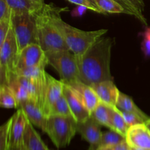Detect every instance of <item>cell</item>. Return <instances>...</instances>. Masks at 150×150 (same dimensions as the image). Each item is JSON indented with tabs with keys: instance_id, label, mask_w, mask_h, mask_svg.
Listing matches in <instances>:
<instances>
[{
	"instance_id": "cell-1",
	"label": "cell",
	"mask_w": 150,
	"mask_h": 150,
	"mask_svg": "<svg viewBox=\"0 0 150 150\" xmlns=\"http://www.w3.org/2000/svg\"><path fill=\"white\" fill-rule=\"evenodd\" d=\"M113 40L100 38L84 53L76 56L79 79L89 86L107 80H112L111 73Z\"/></svg>"
},
{
	"instance_id": "cell-2",
	"label": "cell",
	"mask_w": 150,
	"mask_h": 150,
	"mask_svg": "<svg viewBox=\"0 0 150 150\" xmlns=\"http://www.w3.org/2000/svg\"><path fill=\"white\" fill-rule=\"evenodd\" d=\"M68 10L67 7H57L53 4L51 21L57 27L69 50L76 56L84 53L99 38H102L108 30L105 29L95 31H83L72 26L62 19L61 13Z\"/></svg>"
},
{
	"instance_id": "cell-3",
	"label": "cell",
	"mask_w": 150,
	"mask_h": 150,
	"mask_svg": "<svg viewBox=\"0 0 150 150\" xmlns=\"http://www.w3.org/2000/svg\"><path fill=\"white\" fill-rule=\"evenodd\" d=\"M53 4H44L35 14L39 45L46 52L69 50L61 34L51 21Z\"/></svg>"
},
{
	"instance_id": "cell-4",
	"label": "cell",
	"mask_w": 150,
	"mask_h": 150,
	"mask_svg": "<svg viewBox=\"0 0 150 150\" xmlns=\"http://www.w3.org/2000/svg\"><path fill=\"white\" fill-rule=\"evenodd\" d=\"M48 64L54 67L66 85L72 86L81 81L76 56L70 50L46 52Z\"/></svg>"
},
{
	"instance_id": "cell-5",
	"label": "cell",
	"mask_w": 150,
	"mask_h": 150,
	"mask_svg": "<svg viewBox=\"0 0 150 150\" xmlns=\"http://www.w3.org/2000/svg\"><path fill=\"white\" fill-rule=\"evenodd\" d=\"M45 133L57 148H64L78 133L77 122L71 117L50 116L47 118Z\"/></svg>"
},
{
	"instance_id": "cell-6",
	"label": "cell",
	"mask_w": 150,
	"mask_h": 150,
	"mask_svg": "<svg viewBox=\"0 0 150 150\" xmlns=\"http://www.w3.org/2000/svg\"><path fill=\"white\" fill-rule=\"evenodd\" d=\"M12 26L16 37L18 54L30 44H39L35 15L13 13Z\"/></svg>"
},
{
	"instance_id": "cell-7",
	"label": "cell",
	"mask_w": 150,
	"mask_h": 150,
	"mask_svg": "<svg viewBox=\"0 0 150 150\" xmlns=\"http://www.w3.org/2000/svg\"><path fill=\"white\" fill-rule=\"evenodd\" d=\"M18 51L13 26L8 35L0 45V85L10 83L16 69Z\"/></svg>"
},
{
	"instance_id": "cell-8",
	"label": "cell",
	"mask_w": 150,
	"mask_h": 150,
	"mask_svg": "<svg viewBox=\"0 0 150 150\" xmlns=\"http://www.w3.org/2000/svg\"><path fill=\"white\" fill-rule=\"evenodd\" d=\"M47 64H48V59L44 50L39 44L32 43L25 47L18 54L16 69L46 66Z\"/></svg>"
},
{
	"instance_id": "cell-9",
	"label": "cell",
	"mask_w": 150,
	"mask_h": 150,
	"mask_svg": "<svg viewBox=\"0 0 150 150\" xmlns=\"http://www.w3.org/2000/svg\"><path fill=\"white\" fill-rule=\"evenodd\" d=\"M64 83L46 73V82L42 93L41 106L45 117L50 116L51 108L54 104L63 95Z\"/></svg>"
},
{
	"instance_id": "cell-10",
	"label": "cell",
	"mask_w": 150,
	"mask_h": 150,
	"mask_svg": "<svg viewBox=\"0 0 150 150\" xmlns=\"http://www.w3.org/2000/svg\"><path fill=\"white\" fill-rule=\"evenodd\" d=\"M77 132L89 144V150L98 149L103 133L101 125L93 117H90L86 121L77 123Z\"/></svg>"
},
{
	"instance_id": "cell-11",
	"label": "cell",
	"mask_w": 150,
	"mask_h": 150,
	"mask_svg": "<svg viewBox=\"0 0 150 150\" xmlns=\"http://www.w3.org/2000/svg\"><path fill=\"white\" fill-rule=\"evenodd\" d=\"M130 147L150 150V128L146 124L130 126L125 136Z\"/></svg>"
},
{
	"instance_id": "cell-12",
	"label": "cell",
	"mask_w": 150,
	"mask_h": 150,
	"mask_svg": "<svg viewBox=\"0 0 150 150\" xmlns=\"http://www.w3.org/2000/svg\"><path fill=\"white\" fill-rule=\"evenodd\" d=\"M63 93L65 95L73 118L77 123L86 121L91 117V114L83 105L80 95L76 89L64 84Z\"/></svg>"
},
{
	"instance_id": "cell-13",
	"label": "cell",
	"mask_w": 150,
	"mask_h": 150,
	"mask_svg": "<svg viewBox=\"0 0 150 150\" xmlns=\"http://www.w3.org/2000/svg\"><path fill=\"white\" fill-rule=\"evenodd\" d=\"M18 108H21L29 121L45 133L47 118L44 114L40 103L35 100H26L21 103Z\"/></svg>"
},
{
	"instance_id": "cell-14",
	"label": "cell",
	"mask_w": 150,
	"mask_h": 150,
	"mask_svg": "<svg viewBox=\"0 0 150 150\" xmlns=\"http://www.w3.org/2000/svg\"><path fill=\"white\" fill-rule=\"evenodd\" d=\"M91 86L98 95L100 102L111 108H117L120 92L114 84L113 80L104 81Z\"/></svg>"
},
{
	"instance_id": "cell-15",
	"label": "cell",
	"mask_w": 150,
	"mask_h": 150,
	"mask_svg": "<svg viewBox=\"0 0 150 150\" xmlns=\"http://www.w3.org/2000/svg\"><path fill=\"white\" fill-rule=\"evenodd\" d=\"M70 86L77 91L81 98L83 105H85L89 114H92V113L95 111L96 107L100 103V100L93 88L91 86L85 84L81 81L77 82Z\"/></svg>"
},
{
	"instance_id": "cell-16",
	"label": "cell",
	"mask_w": 150,
	"mask_h": 150,
	"mask_svg": "<svg viewBox=\"0 0 150 150\" xmlns=\"http://www.w3.org/2000/svg\"><path fill=\"white\" fill-rule=\"evenodd\" d=\"M23 145L27 150H49L29 120L23 133Z\"/></svg>"
},
{
	"instance_id": "cell-17",
	"label": "cell",
	"mask_w": 150,
	"mask_h": 150,
	"mask_svg": "<svg viewBox=\"0 0 150 150\" xmlns=\"http://www.w3.org/2000/svg\"><path fill=\"white\" fill-rule=\"evenodd\" d=\"M13 13H29L35 15L43 4L34 2L32 0H6Z\"/></svg>"
},
{
	"instance_id": "cell-18",
	"label": "cell",
	"mask_w": 150,
	"mask_h": 150,
	"mask_svg": "<svg viewBox=\"0 0 150 150\" xmlns=\"http://www.w3.org/2000/svg\"><path fill=\"white\" fill-rule=\"evenodd\" d=\"M91 117H93L100 125L105 126L111 130H113L111 124V107L100 102L92 113Z\"/></svg>"
},
{
	"instance_id": "cell-19",
	"label": "cell",
	"mask_w": 150,
	"mask_h": 150,
	"mask_svg": "<svg viewBox=\"0 0 150 150\" xmlns=\"http://www.w3.org/2000/svg\"><path fill=\"white\" fill-rule=\"evenodd\" d=\"M117 107L121 111H127V112H133L139 114L143 117L144 118L149 120L150 117H148L144 112L142 111L137 105L133 102V99L128 95H125L123 92H120V96H119L118 101L117 103Z\"/></svg>"
},
{
	"instance_id": "cell-20",
	"label": "cell",
	"mask_w": 150,
	"mask_h": 150,
	"mask_svg": "<svg viewBox=\"0 0 150 150\" xmlns=\"http://www.w3.org/2000/svg\"><path fill=\"white\" fill-rule=\"evenodd\" d=\"M0 105L4 108H18V103L9 85H0Z\"/></svg>"
},
{
	"instance_id": "cell-21",
	"label": "cell",
	"mask_w": 150,
	"mask_h": 150,
	"mask_svg": "<svg viewBox=\"0 0 150 150\" xmlns=\"http://www.w3.org/2000/svg\"><path fill=\"white\" fill-rule=\"evenodd\" d=\"M111 124H112L113 131L120 133L125 137L126 133L129 128L127 122L123 117L121 110L118 108H111Z\"/></svg>"
},
{
	"instance_id": "cell-22",
	"label": "cell",
	"mask_w": 150,
	"mask_h": 150,
	"mask_svg": "<svg viewBox=\"0 0 150 150\" xmlns=\"http://www.w3.org/2000/svg\"><path fill=\"white\" fill-rule=\"evenodd\" d=\"M45 67V66H38L23 69H16L15 70L14 76H23L36 81L45 80L46 78Z\"/></svg>"
},
{
	"instance_id": "cell-23",
	"label": "cell",
	"mask_w": 150,
	"mask_h": 150,
	"mask_svg": "<svg viewBox=\"0 0 150 150\" xmlns=\"http://www.w3.org/2000/svg\"><path fill=\"white\" fill-rule=\"evenodd\" d=\"M95 4L104 13H125L132 16L131 13L123 6L114 0H94Z\"/></svg>"
},
{
	"instance_id": "cell-24",
	"label": "cell",
	"mask_w": 150,
	"mask_h": 150,
	"mask_svg": "<svg viewBox=\"0 0 150 150\" xmlns=\"http://www.w3.org/2000/svg\"><path fill=\"white\" fill-rule=\"evenodd\" d=\"M50 116H62V117H73L64 93L60 97L59 99L54 104L53 107L51 108Z\"/></svg>"
},
{
	"instance_id": "cell-25",
	"label": "cell",
	"mask_w": 150,
	"mask_h": 150,
	"mask_svg": "<svg viewBox=\"0 0 150 150\" xmlns=\"http://www.w3.org/2000/svg\"><path fill=\"white\" fill-rule=\"evenodd\" d=\"M126 141L125 137L120 135V133L110 130L103 133L101 136L100 142L99 147H105V146H113V145L118 144L122 142ZM98 147V148H99Z\"/></svg>"
},
{
	"instance_id": "cell-26",
	"label": "cell",
	"mask_w": 150,
	"mask_h": 150,
	"mask_svg": "<svg viewBox=\"0 0 150 150\" xmlns=\"http://www.w3.org/2000/svg\"><path fill=\"white\" fill-rule=\"evenodd\" d=\"M12 122L13 117H11L0 127V150H7L8 149Z\"/></svg>"
},
{
	"instance_id": "cell-27",
	"label": "cell",
	"mask_w": 150,
	"mask_h": 150,
	"mask_svg": "<svg viewBox=\"0 0 150 150\" xmlns=\"http://www.w3.org/2000/svg\"><path fill=\"white\" fill-rule=\"evenodd\" d=\"M121 111L122 113V115L125 120V122H127V125L129 127L138 124L149 125V123L150 122V119L149 120H147V119L144 118L143 117L140 116L139 114H136V113L127 112V111Z\"/></svg>"
},
{
	"instance_id": "cell-28",
	"label": "cell",
	"mask_w": 150,
	"mask_h": 150,
	"mask_svg": "<svg viewBox=\"0 0 150 150\" xmlns=\"http://www.w3.org/2000/svg\"><path fill=\"white\" fill-rule=\"evenodd\" d=\"M127 4L130 6L141 17V22L143 24L147 26L146 19L143 15V12L144 11L145 4L144 0H124Z\"/></svg>"
},
{
	"instance_id": "cell-29",
	"label": "cell",
	"mask_w": 150,
	"mask_h": 150,
	"mask_svg": "<svg viewBox=\"0 0 150 150\" xmlns=\"http://www.w3.org/2000/svg\"><path fill=\"white\" fill-rule=\"evenodd\" d=\"M13 17V10L6 0H0V21H10Z\"/></svg>"
},
{
	"instance_id": "cell-30",
	"label": "cell",
	"mask_w": 150,
	"mask_h": 150,
	"mask_svg": "<svg viewBox=\"0 0 150 150\" xmlns=\"http://www.w3.org/2000/svg\"><path fill=\"white\" fill-rule=\"evenodd\" d=\"M69 2L73 3V4H76V5H80V6H83V7H86L88 10H90L92 11L95 12V13H100V14H103L106 15V13H104L102 10L99 8L96 4H93L92 1H90L89 0H67Z\"/></svg>"
},
{
	"instance_id": "cell-31",
	"label": "cell",
	"mask_w": 150,
	"mask_h": 150,
	"mask_svg": "<svg viewBox=\"0 0 150 150\" xmlns=\"http://www.w3.org/2000/svg\"><path fill=\"white\" fill-rule=\"evenodd\" d=\"M144 40L142 43V49L145 57H150V27H147L143 33Z\"/></svg>"
},
{
	"instance_id": "cell-32",
	"label": "cell",
	"mask_w": 150,
	"mask_h": 150,
	"mask_svg": "<svg viewBox=\"0 0 150 150\" xmlns=\"http://www.w3.org/2000/svg\"><path fill=\"white\" fill-rule=\"evenodd\" d=\"M11 25L12 20L10 21H0V45H2L8 35Z\"/></svg>"
},
{
	"instance_id": "cell-33",
	"label": "cell",
	"mask_w": 150,
	"mask_h": 150,
	"mask_svg": "<svg viewBox=\"0 0 150 150\" xmlns=\"http://www.w3.org/2000/svg\"><path fill=\"white\" fill-rule=\"evenodd\" d=\"M97 150H130V147L127 144V142H122L118 144L113 145V146H105V147H99Z\"/></svg>"
},
{
	"instance_id": "cell-34",
	"label": "cell",
	"mask_w": 150,
	"mask_h": 150,
	"mask_svg": "<svg viewBox=\"0 0 150 150\" xmlns=\"http://www.w3.org/2000/svg\"><path fill=\"white\" fill-rule=\"evenodd\" d=\"M114 1H117V2H118L119 4H121L122 6H123V7H124L126 9V10H127L129 12H130V13H131L132 16H135V17H136V18H138L141 21V17H140V16H139V15L138 14V13H136V12L135 11V10H133V9L132 8V7H130V5H129V4H127V3H126L125 1H124V0H114Z\"/></svg>"
},
{
	"instance_id": "cell-35",
	"label": "cell",
	"mask_w": 150,
	"mask_h": 150,
	"mask_svg": "<svg viewBox=\"0 0 150 150\" xmlns=\"http://www.w3.org/2000/svg\"><path fill=\"white\" fill-rule=\"evenodd\" d=\"M86 10H88V9L86 7L78 5V7L72 11L71 15L72 16H74V17H80L84 14Z\"/></svg>"
},
{
	"instance_id": "cell-36",
	"label": "cell",
	"mask_w": 150,
	"mask_h": 150,
	"mask_svg": "<svg viewBox=\"0 0 150 150\" xmlns=\"http://www.w3.org/2000/svg\"><path fill=\"white\" fill-rule=\"evenodd\" d=\"M32 1H34V2H36V3H38V4H44V0H32Z\"/></svg>"
},
{
	"instance_id": "cell-37",
	"label": "cell",
	"mask_w": 150,
	"mask_h": 150,
	"mask_svg": "<svg viewBox=\"0 0 150 150\" xmlns=\"http://www.w3.org/2000/svg\"><path fill=\"white\" fill-rule=\"evenodd\" d=\"M130 150H144L143 149H140V148H136V147H130Z\"/></svg>"
},
{
	"instance_id": "cell-38",
	"label": "cell",
	"mask_w": 150,
	"mask_h": 150,
	"mask_svg": "<svg viewBox=\"0 0 150 150\" xmlns=\"http://www.w3.org/2000/svg\"><path fill=\"white\" fill-rule=\"evenodd\" d=\"M89 1H92V2L93 3V4H95V1H94V0H89ZM96 5H97V4H96Z\"/></svg>"
},
{
	"instance_id": "cell-39",
	"label": "cell",
	"mask_w": 150,
	"mask_h": 150,
	"mask_svg": "<svg viewBox=\"0 0 150 150\" xmlns=\"http://www.w3.org/2000/svg\"><path fill=\"white\" fill-rule=\"evenodd\" d=\"M23 150H27V149H26V148H25V147H24V148H23Z\"/></svg>"
}]
</instances>
